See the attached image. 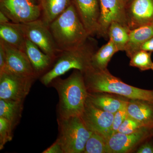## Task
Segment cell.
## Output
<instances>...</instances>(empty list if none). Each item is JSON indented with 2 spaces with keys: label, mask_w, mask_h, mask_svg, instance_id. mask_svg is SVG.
<instances>
[{
  "label": "cell",
  "mask_w": 153,
  "mask_h": 153,
  "mask_svg": "<svg viewBox=\"0 0 153 153\" xmlns=\"http://www.w3.org/2000/svg\"><path fill=\"white\" fill-rule=\"evenodd\" d=\"M50 84L57 90L59 96L58 117L81 116L88 95L83 73L74 70L67 78L57 77Z\"/></svg>",
  "instance_id": "obj_1"
},
{
  "label": "cell",
  "mask_w": 153,
  "mask_h": 153,
  "mask_svg": "<svg viewBox=\"0 0 153 153\" xmlns=\"http://www.w3.org/2000/svg\"><path fill=\"white\" fill-rule=\"evenodd\" d=\"M83 74L88 93L114 94L130 100L153 103V90L141 89L126 84L112 75L107 69L97 70L91 68Z\"/></svg>",
  "instance_id": "obj_2"
},
{
  "label": "cell",
  "mask_w": 153,
  "mask_h": 153,
  "mask_svg": "<svg viewBox=\"0 0 153 153\" xmlns=\"http://www.w3.org/2000/svg\"><path fill=\"white\" fill-rule=\"evenodd\" d=\"M97 49V41L90 36L80 46L61 52L52 68L40 78L41 83L48 86L54 79L71 69L79 70L84 74L92 68L91 57Z\"/></svg>",
  "instance_id": "obj_3"
},
{
  "label": "cell",
  "mask_w": 153,
  "mask_h": 153,
  "mask_svg": "<svg viewBox=\"0 0 153 153\" xmlns=\"http://www.w3.org/2000/svg\"><path fill=\"white\" fill-rule=\"evenodd\" d=\"M49 27L60 52L80 46L90 36L72 3Z\"/></svg>",
  "instance_id": "obj_4"
},
{
  "label": "cell",
  "mask_w": 153,
  "mask_h": 153,
  "mask_svg": "<svg viewBox=\"0 0 153 153\" xmlns=\"http://www.w3.org/2000/svg\"><path fill=\"white\" fill-rule=\"evenodd\" d=\"M60 142L64 153L84 152L85 146L93 131L89 129L80 117L57 118Z\"/></svg>",
  "instance_id": "obj_5"
},
{
  "label": "cell",
  "mask_w": 153,
  "mask_h": 153,
  "mask_svg": "<svg viewBox=\"0 0 153 153\" xmlns=\"http://www.w3.org/2000/svg\"><path fill=\"white\" fill-rule=\"evenodd\" d=\"M26 39L38 46L41 51L57 59L60 52L55 44L49 26L41 19L22 24H16Z\"/></svg>",
  "instance_id": "obj_6"
},
{
  "label": "cell",
  "mask_w": 153,
  "mask_h": 153,
  "mask_svg": "<svg viewBox=\"0 0 153 153\" xmlns=\"http://www.w3.org/2000/svg\"><path fill=\"white\" fill-rule=\"evenodd\" d=\"M36 78L3 71L0 73V99L24 102Z\"/></svg>",
  "instance_id": "obj_7"
},
{
  "label": "cell",
  "mask_w": 153,
  "mask_h": 153,
  "mask_svg": "<svg viewBox=\"0 0 153 153\" xmlns=\"http://www.w3.org/2000/svg\"><path fill=\"white\" fill-rule=\"evenodd\" d=\"M0 11L16 24L35 21L41 14L40 4L30 0H0Z\"/></svg>",
  "instance_id": "obj_8"
},
{
  "label": "cell",
  "mask_w": 153,
  "mask_h": 153,
  "mask_svg": "<svg viewBox=\"0 0 153 153\" xmlns=\"http://www.w3.org/2000/svg\"><path fill=\"white\" fill-rule=\"evenodd\" d=\"M100 16L97 36L108 38V29L114 22L128 26L126 8L122 0H100Z\"/></svg>",
  "instance_id": "obj_9"
},
{
  "label": "cell",
  "mask_w": 153,
  "mask_h": 153,
  "mask_svg": "<svg viewBox=\"0 0 153 153\" xmlns=\"http://www.w3.org/2000/svg\"><path fill=\"white\" fill-rule=\"evenodd\" d=\"M90 131L97 133L107 140L112 135L114 114L97 108L87 100L80 116Z\"/></svg>",
  "instance_id": "obj_10"
},
{
  "label": "cell",
  "mask_w": 153,
  "mask_h": 153,
  "mask_svg": "<svg viewBox=\"0 0 153 153\" xmlns=\"http://www.w3.org/2000/svg\"><path fill=\"white\" fill-rule=\"evenodd\" d=\"M152 128H143L129 134L118 132L113 134L106 140L108 153L128 152L142 140L152 136Z\"/></svg>",
  "instance_id": "obj_11"
},
{
  "label": "cell",
  "mask_w": 153,
  "mask_h": 153,
  "mask_svg": "<svg viewBox=\"0 0 153 153\" xmlns=\"http://www.w3.org/2000/svg\"><path fill=\"white\" fill-rule=\"evenodd\" d=\"M2 41L6 53V67L3 71H9L21 76L37 77L38 75L25 52Z\"/></svg>",
  "instance_id": "obj_12"
},
{
  "label": "cell",
  "mask_w": 153,
  "mask_h": 153,
  "mask_svg": "<svg viewBox=\"0 0 153 153\" xmlns=\"http://www.w3.org/2000/svg\"><path fill=\"white\" fill-rule=\"evenodd\" d=\"M72 3L89 36L96 35L100 16V0H72Z\"/></svg>",
  "instance_id": "obj_13"
},
{
  "label": "cell",
  "mask_w": 153,
  "mask_h": 153,
  "mask_svg": "<svg viewBox=\"0 0 153 153\" xmlns=\"http://www.w3.org/2000/svg\"><path fill=\"white\" fill-rule=\"evenodd\" d=\"M126 7L128 26L131 30L153 22V0H132Z\"/></svg>",
  "instance_id": "obj_14"
},
{
  "label": "cell",
  "mask_w": 153,
  "mask_h": 153,
  "mask_svg": "<svg viewBox=\"0 0 153 153\" xmlns=\"http://www.w3.org/2000/svg\"><path fill=\"white\" fill-rule=\"evenodd\" d=\"M128 116L142 124L146 127H153V103L140 100L128 101Z\"/></svg>",
  "instance_id": "obj_15"
},
{
  "label": "cell",
  "mask_w": 153,
  "mask_h": 153,
  "mask_svg": "<svg viewBox=\"0 0 153 153\" xmlns=\"http://www.w3.org/2000/svg\"><path fill=\"white\" fill-rule=\"evenodd\" d=\"M25 52L38 76L48 69L55 60L41 51L36 44L27 39L25 44Z\"/></svg>",
  "instance_id": "obj_16"
},
{
  "label": "cell",
  "mask_w": 153,
  "mask_h": 153,
  "mask_svg": "<svg viewBox=\"0 0 153 153\" xmlns=\"http://www.w3.org/2000/svg\"><path fill=\"white\" fill-rule=\"evenodd\" d=\"M153 37V28L151 25H143L131 30L125 50L127 55L130 57L135 52L140 50L143 45Z\"/></svg>",
  "instance_id": "obj_17"
},
{
  "label": "cell",
  "mask_w": 153,
  "mask_h": 153,
  "mask_svg": "<svg viewBox=\"0 0 153 153\" xmlns=\"http://www.w3.org/2000/svg\"><path fill=\"white\" fill-rule=\"evenodd\" d=\"M40 19L49 26L72 4L71 0H39Z\"/></svg>",
  "instance_id": "obj_18"
},
{
  "label": "cell",
  "mask_w": 153,
  "mask_h": 153,
  "mask_svg": "<svg viewBox=\"0 0 153 153\" xmlns=\"http://www.w3.org/2000/svg\"><path fill=\"white\" fill-rule=\"evenodd\" d=\"M0 39L25 52L26 38L16 23L0 24Z\"/></svg>",
  "instance_id": "obj_19"
},
{
  "label": "cell",
  "mask_w": 153,
  "mask_h": 153,
  "mask_svg": "<svg viewBox=\"0 0 153 153\" xmlns=\"http://www.w3.org/2000/svg\"><path fill=\"white\" fill-rule=\"evenodd\" d=\"M87 100L97 108L114 114L118 111L126 106L128 102L111 96L88 92Z\"/></svg>",
  "instance_id": "obj_20"
},
{
  "label": "cell",
  "mask_w": 153,
  "mask_h": 153,
  "mask_svg": "<svg viewBox=\"0 0 153 153\" xmlns=\"http://www.w3.org/2000/svg\"><path fill=\"white\" fill-rule=\"evenodd\" d=\"M23 103L22 101L0 99V117L9 121L15 128L22 117Z\"/></svg>",
  "instance_id": "obj_21"
},
{
  "label": "cell",
  "mask_w": 153,
  "mask_h": 153,
  "mask_svg": "<svg viewBox=\"0 0 153 153\" xmlns=\"http://www.w3.org/2000/svg\"><path fill=\"white\" fill-rule=\"evenodd\" d=\"M119 52L113 43L108 40V42L97 49L92 55L91 60L92 68L97 70L107 69L110 60L112 56Z\"/></svg>",
  "instance_id": "obj_22"
},
{
  "label": "cell",
  "mask_w": 153,
  "mask_h": 153,
  "mask_svg": "<svg viewBox=\"0 0 153 153\" xmlns=\"http://www.w3.org/2000/svg\"><path fill=\"white\" fill-rule=\"evenodd\" d=\"M131 29L127 26L114 22L110 26L108 38L112 41L119 51H125L128 42Z\"/></svg>",
  "instance_id": "obj_23"
},
{
  "label": "cell",
  "mask_w": 153,
  "mask_h": 153,
  "mask_svg": "<svg viewBox=\"0 0 153 153\" xmlns=\"http://www.w3.org/2000/svg\"><path fill=\"white\" fill-rule=\"evenodd\" d=\"M152 52L140 49L131 56L130 65L141 71H153V62L151 58Z\"/></svg>",
  "instance_id": "obj_24"
},
{
  "label": "cell",
  "mask_w": 153,
  "mask_h": 153,
  "mask_svg": "<svg viewBox=\"0 0 153 153\" xmlns=\"http://www.w3.org/2000/svg\"><path fill=\"white\" fill-rule=\"evenodd\" d=\"M84 153H108L106 140L97 133L93 132L85 144Z\"/></svg>",
  "instance_id": "obj_25"
},
{
  "label": "cell",
  "mask_w": 153,
  "mask_h": 153,
  "mask_svg": "<svg viewBox=\"0 0 153 153\" xmlns=\"http://www.w3.org/2000/svg\"><path fill=\"white\" fill-rule=\"evenodd\" d=\"M14 128L10 123L2 117H0V150L13 139V131Z\"/></svg>",
  "instance_id": "obj_26"
},
{
  "label": "cell",
  "mask_w": 153,
  "mask_h": 153,
  "mask_svg": "<svg viewBox=\"0 0 153 153\" xmlns=\"http://www.w3.org/2000/svg\"><path fill=\"white\" fill-rule=\"evenodd\" d=\"M146 127L142 124L128 116L118 129V132L124 134H131ZM147 128V127H146Z\"/></svg>",
  "instance_id": "obj_27"
},
{
  "label": "cell",
  "mask_w": 153,
  "mask_h": 153,
  "mask_svg": "<svg viewBox=\"0 0 153 153\" xmlns=\"http://www.w3.org/2000/svg\"><path fill=\"white\" fill-rule=\"evenodd\" d=\"M127 117V105L118 111L115 114L112 126V135L117 132L119 128Z\"/></svg>",
  "instance_id": "obj_28"
},
{
  "label": "cell",
  "mask_w": 153,
  "mask_h": 153,
  "mask_svg": "<svg viewBox=\"0 0 153 153\" xmlns=\"http://www.w3.org/2000/svg\"><path fill=\"white\" fill-rule=\"evenodd\" d=\"M6 65V53L4 43L0 40V73L5 68Z\"/></svg>",
  "instance_id": "obj_29"
},
{
  "label": "cell",
  "mask_w": 153,
  "mask_h": 153,
  "mask_svg": "<svg viewBox=\"0 0 153 153\" xmlns=\"http://www.w3.org/2000/svg\"><path fill=\"white\" fill-rule=\"evenodd\" d=\"M43 153H64L62 146L58 139L47 149L42 152Z\"/></svg>",
  "instance_id": "obj_30"
},
{
  "label": "cell",
  "mask_w": 153,
  "mask_h": 153,
  "mask_svg": "<svg viewBox=\"0 0 153 153\" xmlns=\"http://www.w3.org/2000/svg\"><path fill=\"white\" fill-rule=\"evenodd\" d=\"M137 153H153V143L146 142L142 145L137 151Z\"/></svg>",
  "instance_id": "obj_31"
},
{
  "label": "cell",
  "mask_w": 153,
  "mask_h": 153,
  "mask_svg": "<svg viewBox=\"0 0 153 153\" xmlns=\"http://www.w3.org/2000/svg\"><path fill=\"white\" fill-rule=\"evenodd\" d=\"M141 49L148 52H153V37L148 40L143 45Z\"/></svg>",
  "instance_id": "obj_32"
},
{
  "label": "cell",
  "mask_w": 153,
  "mask_h": 153,
  "mask_svg": "<svg viewBox=\"0 0 153 153\" xmlns=\"http://www.w3.org/2000/svg\"><path fill=\"white\" fill-rule=\"evenodd\" d=\"M10 21L9 18L4 13L0 11V24L9 23Z\"/></svg>",
  "instance_id": "obj_33"
},
{
  "label": "cell",
  "mask_w": 153,
  "mask_h": 153,
  "mask_svg": "<svg viewBox=\"0 0 153 153\" xmlns=\"http://www.w3.org/2000/svg\"><path fill=\"white\" fill-rule=\"evenodd\" d=\"M122 1H123L124 4L125 5L126 7L128 5V3H130L132 0H122Z\"/></svg>",
  "instance_id": "obj_34"
},
{
  "label": "cell",
  "mask_w": 153,
  "mask_h": 153,
  "mask_svg": "<svg viewBox=\"0 0 153 153\" xmlns=\"http://www.w3.org/2000/svg\"><path fill=\"white\" fill-rule=\"evenodd\" d=\"M32 1L33 3H35V4H39V0H30Z\"/></svg>",
  "instance_id": "obj_35"
},
{
  "label": "cell",
  "mask_w": 153,
  "mask_h": 153,
  "mask_svg": "<svg viewBox=\"0 0 153 153\" xmlns=\"http://www.w3.org/2000/svg\"><path fill=\"white\" fill-rule=\"evenodd\" d=\"M152 136L153 137V127L152 128Z\"/></svg>",
  "instance_id": "obj_36"
},
{
  "label": "cell",
  "mask_w": 153,
  "mask_h": 153,
  "mask_svg": "<svg viewBox=\"0 0 153 153\" xmlns=\"http://www.w3.org/2000/svg\"><path fill=\"white\" fill-rule=\"evenodd\" d=\"M151 25H152V27L153 28V22H152V23H151Z\"/></svg>",
  "instance_id": "obj_37"
}]
</instances>
